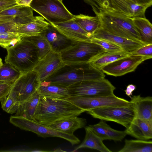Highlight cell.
Wrapping results in <instances>:
<instances>
[{
  "label": "cell",
  "instance_id": "1",
  "mask_svg": "<svg viewBox=\"0 0 152 152\" xmlns=\"http://www.w3.org/2000/svg\"><path fill=\"white\" fill-rule=\"evenodd\" d=\"M85 112L66 99H52L40 96L32 120L46 125L62 118L77 116Z\"/></svg>",
  "mask_w": 152,
  "mask_h": 152
},
{
  "label": "cell",
  "instance_id": "2",
  "mask_svg": "<svg viewBox=\"0 0 152 152\" xmlns=\"http://www.w3.org/2000/svg\"><path fill=\"white\" fill-rule=\"evenodd\" d=\"M91 7L99 19L100 28L112 34L142 42L140 34L131 18L111 7L98 9L94 6Z\"/></svg>",
  "mask_w": 152,
  "mask_h": 152
},
{
  "label": "cell",
  "instance_id": "3",
  "mask_svg": "<svg viewBox=\"0 0 152 152\" xmlns=\"http://www.w3.org/2000/svg\"><path fill=\"white\" fill-rule=\"evenodd\" d=\"M105 76L90 63L65 64L43 82L67 88L77 83L102 79Z\"/></svg>",
  "mask_w": 152,
  "mask_h": 152
},
{
  "label": "cell",
  "instance_id": "4",
  "mask_svg": "<svg viewBox=\"0 0 152 152\" xmlns=\"http://www.w3.org/2000/svg\"><path fill=\"white\" fill-rule=\"evenodd\" d=\"M5 61L15 67L21 74L32 71L39 60L34 45L23 39L7 49Z\"/></svg>",
  "mask_w": 152,
  "mask_h": 152
},
{
  "label": "cell",
  "instance_id": "5",
  "mask_svg": "<svg viewBox=\"0 0 152 152\" xmlns=\"http://www.w3.org/2000/svg\"><path fill=\"white\" fill-rule=\"evenodd\" d=\"M105 52L101 46L91 41H80L74 42L60 54L65 64H72L90 63Z\"/></svg>",
  "mask_w": 152,
  "mask_h": 152
},
{
  "label": "cell",
  "instance_id": "6",
  "mask_svg": "<svg viewBox=\"0 0 152 152\" xmlns=\"http://www.w3.org/2000/svg\"><path fill=\"white\" fill-rule=\"evenodd\" d=\"M29 6L50 24L71 20L75 15L59 0H32Z\"/></svg>",
  "mask_w": 152,
  "mask_h": 152
},
{
  "label": "cell",
  "instance_id": "7",
  "mask_svg": "<svg viewBox=\"0 0 152 152\" xmlns=\"http://www.w3.org/2000/svg\"><path fill=\"white\" fill-rule=\"evenodd\" d=\"M10 122L21 129L32 132L44 138L56 137L61 138L70 142L72 145L79 144L80 141L75 135L60 132L24 117L11 116Z\"/></svg>",
  "mask_w": 152,
  "mask_h": 152
},
{
  "label": "cell",
  "instance_id": "8",
  "mask_svg": "<svg viewBox=\"0 0 152 152\" xmlns=\"http://www.w3.org/2000/svg\"><path fill=\"white\" fill-rule=\"evenodd\" d=\"M67 88L70 96H109L114 94L115 89L105 78L77 83Z\"/></svg>",
  "mask_w": 152,
  "mask_h": 152
},
{
  "label": "cell",
  "instance_id": "9",
  "mask_svg": "<svg viewBox=\"0 0 152 152\" xmlns=\"http://www.w3.org/2000/svg\"><path fill=\"white\" fill-rule=\"evenodd\" d=\"M86 112L94 118L114 122L126 129L129 126L135 118L134 111L130 105L126 106L98 108Z\"/></svg>",
  "mask_w": 152,
  "mask_h": 152
},
{
  "label": "cell",
  "instance_id": "10",
  "mask_svg": "<svg viewBox=\"0 0 152 152\" xmlns=\"http://www.w3.org/2000/svg\"><path fill=\"white\" fill-rule=\"evenodd\" d=\"M40 83L33 70L21 74L12 83L8 95L20 105L37 91Z\"/></svg>",
  "mask_w": 152,
  "mask_h": 152
},
{
  "label": "cell",
  "instance_id": "11",
  "mask_svg": "<svg viewBox=\"0 0 152 152\" xmlns=\"http://www.w3.org/2000/svg\"><path fill=\"white\" fill-rule=\"evenodd\" d=\"M66 99L86 112L98 108L126 106L130 105L129 101L117 97L114 94L107 96H70Z\"/></svg>",
  "mask_w": 152,
  "mask_h": 152
},
{
  "label": "cell",
  "instance_id": "12",
  "mask_svg": "<svg viewBox=\"0 0 152 152\" xmlns=\"http://www.w3.org/2000/svg\"><path fill=\"white\" fill-rule=\"evenodd\" d=\"M148 59L145 57L130 54L104 66L99 69L108 75L121 76L134 72L139 65Z\"/></svg>",
  "mask_w": 152,
  "mask_h": 152
},
{
  "label": "cell",
  "instance_id": "13",
  "mask_svg": "<svg viewBox=\"0 0 152 152\" xmlns=\"http://www.w3.org/2000/svg\"><path fill=\"white\" fill-rule=\"evenodd\" d=\"M65 64L62 60L60 53L51 50L39 60L32 70L37 74L41 83Z\"/></svg>",
  "mask_w": 152,
  "mask_h": 152
},
{
  "label": "cell",
  "instance_id": "14",
  "mask_svg": "<svg viewBox=\"0 0 152 152\" xmlns=\"http://www.w3.org/2000/svg\"><path fill=\"white\" fill-rule=\"evenodd\" d=\"M50 24L61 33L73 41H91V36L72 19L64 22Z\"/></svg>",
  "mask_w": 152,
  "mask_h": 152
},
{
  "label": "cell",
  "instance_id": "15",
  "mask_svg": "<svg viewBox=\"0 0 152 152\" xmlns=\"http://www.w3.org/2000/svg\"><path fill=\"white\" fill-rule=\"evenodd\" d=\"M91 36L108 41L119 46L123 50L130 53L145 45L140 42L112 34L101 28Z\"/></svg>",
  "mask_w": 152,
  "mask_h": 152
},
{
  "label": "cell",
  "instance_id": "16",
  "mask_svg": "<svg viewBox=\"0 0 152 152\" xmlns=\"http://www.w3.org/2000/svg\"><path fill=\"white\" fill-rule=\"evenodd\" d=\"M113 10L130 18L145 17L148 7L138 4L131 0H108Z\"/></svg>",
  "mask_w": 152,
  "mask_h": 152
},
{
  "label": "cell",
  "instance_id": "17",
  "mask_svg": "<svg viewBox=\"0 0 152 152\" xmlns=\"http://www.w3.org/2000/svg\"><path fill=\"white\" fill-rule=\"evenodd\" d=\"M41 34L48 42L51 50L58 53H60L74 42L61 33L50 23L45 32Z\"/></svg>",
  "mask_w": 152,
  "mask_h": 152
},
{
  "label": "cell",
  "instance_id": "18",
  "mask_svg": "<svg viewBox=\"0 0 152 152\" xmlns=\"http://www.w3.org/2000/svg\"><path fill=\"white\" fill-rule=\"evenodd\" d=\"M86 124L85 118L74 116L62 118L45 126L66 134H73L76 130L84 127Z\"/></svg>",
  "mask_w": 152,
  "mask_h": 152
},
{
  "label": "cell",
  "instance_id": "19",
  "mask_svg": "<svg viewBox=\"0 0 152 152\" xmlns=\"http://www.w3.org/2000/svg\"><path fill=\"white\" fill-rule=\"evenodd\" d=\"M130 105L133 110L135 118L152 121V97L134 95L131 98Z\"/></svg>",
  "mask_w": 152,
  "mask_h": 152
},
{
  "label": "cell",
  "instance_id": "20",
  "mask_svg": "<svg viewBox=\"0 0 152 152\" xmlns=\"http://www.w3.org/2000/svg\"><path fill=\"white\" fill-rule=\"evenodd\" d=\"M125 130L127 135L137 139L147 140L152 138V121L134 118Z\"/></svg>",
  "mask_w": 152,
  "mask_h": 152
},
{
  "label": "cell",
  "instance_id": "21",
  "mask_svg": "<svg viewBox=\"0 0 152 152\" xmlns=\"http://www.w3.org/2000/svg\"><path fill=\"white\" fill-rule=\"evenodd\" d=\"M37 91L40 96L55 99H66L69 95L68 88L61 85L41 82Z\"/></svg>",
  "mask_w": 152,
  "mask_h": 152
},
{
  "label": "cell",
  "instance_id": "22",
  "mask_svg": "<svg viewBox=\"0 0 152 152\" xmlns=\"http://www.w3.org/2000/svg\"><path fill=\"white\" fill-rule=\"evenodd\" d=\"M50 24L42 17L35 16L33 21L20 26L18 33L22 37L38 35L44 32Z\"/></svg>",
  "mask_w": 152,
  "mask_h": 152
},
{
  "label": "cell",
  "instance_id": "23",
  "mask_svg": "<svg viewBox=\"0 0 152 152\" xmlns=\"http://www.w3.org/2000/svg\"><path fill=\"white\" fill-rule=\"evenodd\" d=\"M86 135L83 141L75 149V151L79 149L88 148L94 149L101 152H111L103 143V140L96 135L88 126L84 127Z\"/></svg>",
  "mask_w": 152,
  "mask_h": 152
},
{
  "label": "cell",
  "instance_id": "24",
  "mask_svg": "<svg viewBox=\"0 0 152 152\" xmlns=\"http://www.w3.org/2000/svg\"><path fill=\"white\" fill-rule=\"evenodd\" d=\"M40 96L37 91L19 106L15 115L32 120Z\"/></svg>",
  "mask_w": 152,
  "mask_h": 152
},
{
  "label": "cell",
  "instance_id": "25",
  "mask_svg": "<svg viewBox=\"0 0 152 152\" xmlns=\"http://www.w3.org/2000/svg\"><path fill=\"white\" fill-rule=\"evenodd\" d=\"M133 23L139 32L142 42L144 44H152V25L145 17L131 18Z\"/></svg>",
  "mask_w": 152,
  "mask_h": 152
},
{
  "label": "cell",
  "instance_id": "26",
  "mask_svg": "<svg viewBox=\"0 0 152 152\" xmlns=\"http://www.w3.org/2000/svg\"><path fill=\"white\" fill-rule=\"evenodd\" d=\"M85 31L91 36L100 27V23L98 17L82 14L74 15L72 19Z\"/></svg>",
  "mask_w": 152,
  "mask_h": 152
},
{
  "label": "cell",
  "instance_id": "27",
  "mask_svg": "<svg viewBox=\"0 0 152 152\" xmlns=\"http://www.w3.org/2000/svg\"><path fill=\"white\" fill-rule=\"evenodd\" d=\"M130 54L131 53L124 50L112 52H105L96 57L90 63L94 66L99 69L104 66Z\"/></svg>",
  "mask_w": 152,
  "mask_h": 152
},
{
  "label": "cell",
  "instance_id": "28",
  "mask_svg": "<svg viewBox=\"0 0 152 152\" xmlns=\"http://www.w3.org/2000/svg\"><path fill=\"white\" fill-rule=\"evenodd\" d=\"M118 152H152V141L139 139L125 140V145Z\"/></svg>",
  "mask_w": 152,
  "mask_h": 152
},
{
  "label": "cell",
  "instance_id": "29",
  "mask_svg": "<svg viewBox=\"0 0 152 152\" xmlns=\"http://www.w3.org/2000/svg\"><path fill=\"white\" fill-rule=\"evenodd\" d=\"M22 37L34 45L37 51L39 60L43 57L51 50L48 42L41 34Z\"/></svg>",
  "mask_w": 152,
  "mask_h": 152
},
{
  "label": "cell",
  "instance_id": "30",
  "mask_svg": "<svg viewBox=\"0 0 152 152\" xmlns=\"http://www.w3.org/2000/svg\"><path fill=\"white\" fill-rule=\"evenodd\" d=\"M21 74L13 66L5 62L0 67V83H12Z\"/></svg>",
  "mask_w": 152,
  "mask_h": 152
},
{
  "label": "cell",
  "instance_id": "31",
  "mask_svg": "<svg viewBox=\"0 0 152 152\" xmlns=\"http://www.w3.org/2000/svg\"><path fill=\"white\" fill-rule=\"evenodd\" d=\"M0 14L13 17H23L33 16V10L29 6L17 4L4 10Z\"/></svg>",
  "mask_w": 152,
  "mask_h": 152
},
{
  "label": "cell",
  "instance_id": "32",
  "mask_svg": "<svg viewBox=\"0 0 152 152\" xmlns=\"http://www.w3.org/2000/svg\"><path fill=\"white\" fill-rule=\"evenodd\" d=\"M22 38L18 32L0 33V46L7 49L21 41Z\"/></svg>",
  "mask_w": 152,
  "mask_h": 152
},
{
  "label": "cell",
  "instance_id": "33",
  "mask_svg": "<svg viewBox=\"0 0 152 152\" xmlns=\"http://www.w3.org/2000/svg\"><path fill=\"white\" fill-rule=\"evenodd\" d=\"M100 122L103 127L110 140L121 141L127 135L124 131H118L111 128L104 121L100 120Z\"/></svg>",
  "mask_w": 152,
  "mask_h": 152
},
{
  "label": "cell",
  "instance_id": "34",
  "mask_svg": "<svg viewBox=\"0 0 152 152\" xmlns=\"http://www.w3.org/2000/svg\"><path fill=\"white\" fill-rule=\"evenodd\" d=\"M90 41L101 46L106 52H112L123 50L119 46L105 39L91 36Z\"/></svg>",
  "mask_w": 152,
  "mask_h": 152
},
{
  "label": "cell",
  "instance_id": "35",
  "mask_svg": "<svg viewBox=\"0 0 152 152\" xmlns=\"http://www.w3.org/2000/svg\"><path fill=\"white\" fill-rule=\"evenodd\" d=\"M0 101L3 110L11 114L16 113L19 106V104L9 95Z\"/></svg>",
  "mask_w": 152,
  "mask_h": 152
},
{
  "label": "cell",
  "instance_id": "36",
  "mask_svg": "<svg viewBox=\"0 0 152 152\" xmlns=\"http://www.w3.org/2000/svg\"><path fill=\"white\" fill-rule=\"evenodd\" d=\"M131 54L152 58V44H145L131 53Z\"/></svg>",
  "mask_w": 152,
  "mask_h": 152
},
{
  "label": "cell",
  "instance_id": "37",
  "mask_svg": "<svg viewBox=\"0 0 152 152\" xmlns=\"http://www.w3.org/2000/svg\"><path fill=\"white\" fill-rule=\"evenodd\" d=\"M20 27L12 20L0 23V33L9 32H18Z\"/></svg>",
  "mask_w": 152,
  "mask_h": 152
},
{
  "label": "cell",
  "instance_id": "38",
  "mask_svg": "<svg viewBox=\"0 0 152 152\" xmlns=\"http://www.w3.org/2000/svg\"><path fill=\"white\" fill-rule=\"evenodd\" d=\"M88 126L96 135L103 140H110L109 137L107 134L100 121L97 124L94 125H89Z\"/></svg>",
  "mask_w": 152,
  "mask_h": 152
},
{
  "label": "cell",
  "instance_id": "39",
  "mask_svg": "<svg viewBox=\"0 0 152 152\" xmlns=\"http://www.w3.org/2000/svg\"><path fill=\"white\" fill-rule=\"evenodd\" d=\"M13 83H0V101L9 95Z\"/></svg>",
  "mask_w": 152,
  "mask_h": 152
},
{
  "label": "cell",
  "instance_id": "40",
  "mask_svg": "<svg viewBox=\"0 0 152 152\" xmlns=\"http://www.w3.org/2000/svg\"><path fill=\"white\" fill-rule=\"evenodd\" d=\"M35 16H33L23 17H14L12 20L13 22L20 26L33 21Z\"/></svg>",
  "mask_w": 152,
  "mask_h": 152
},
{
  "label": "cell",
  "instance_id": "41",
  "mask_svg": "<svg viewBox=\"0 0 152 152\" xmlns=\"http://www.w3.org/2000/svg\"><path fill=\"white\" fill-rule=\"evenodd\" d=\"M14 0H0V12L17 4Z\"/></svg>",
  "mask_w": 152,
  "mask_h": 152
},
{
  "label": "cell",
  "instance_id": "42",
  "mask_svg": "<svg viewBox=\"0 0 152 152\" xmlns=\"http://www.w3.org/2000/svg\"><path fill=\"white\" fill-rule=\"evenodd\" d=\"M100 8L108 9L111 8L108 0H94Z\"/></svg>",
  "mask_w": 152,
  "mask_h": 152
},
{
  "label": "cell",
  "instance_id": "43",
  "mask_svg": "<svg viewBox=\"0 0 152 152\" xmlns=\"http://www.w3.org/2000/svg\"><path fill=\"white\" fill-rule=\"evenodd\" d=\"M136 89V87L134 85L132 84L128 85L127 86L126 89L125 90L126 94L131 98L132 92Z\"/></svg>",
  "mask_w": 152,
  "mask_h": 152
},
{
  "label": "cell",
  "instance_id": "44",
  "mask_svg": "<svg viewBox=\"0 0 152 152\" xmlns=\"http://www.w3.org/2000/svg\"><path fill=\"white\" fill-rule=\"evenodd\" d=\"M137 4L148 7L151 6L152 4V0H136Z\"/></svg>",
  "mask_w": 152,
  "mask_h": 152
},
{
  "label": "cell",
  "instance_id": "45",
  "mask_svg": "<svg viewBox=\"0 0 152 152\" xmlns=\"http://www.w3.org/2000/svg\"><path fill=\"white\" fill-rule=\"evenodd\" d=\"M14 17L5 16L0 14V23L12 21Z\"/></svg>",
  "mask_w": 152,
  "mask_h": 152
},
{
  "label": "cell",
  "instance_id": "46",
  "mask_svg": "<svg viewBox=\"0 0 152 152\" xmlns=\"http://www.w3.org/2000/svg\"><path fill=\"white\" fill-rule=\"evenodd\" d=\"M32 0H20L17 1V4H18L28 6H29V5Z\"/></svg>",
  "mask_w": 152,
  "mask_h": 152
},
{
  "label": "cell",
  "instance_id": "47",
  "mask_svg": "<svg viewBox=\"0 0 152 152\" xmlns=\"http://www.w3.org/2000/svg\"><path fill=\"white\" fill-rule=\"evenodd\" d=\"M85 2L90 5L91 7L94 6L99 9L100 7L94 0H83Z\"/></svg>",
  "mask_w": 152,
  "mask_h": 152
},
{
  "label": "cell",
  "instance_id": "48",
  "mask_svg": "<svg viewBox=\"0 0 152 152\" xmlns=\"http://www.w3.org/2000/svg\"><path fill=\"white\" fill-rule=\"evenodd\" d=\"M3 62L1 59L0 58V67H1L3 64Z\"/></svg>",
  "mask_w": 152,
  "mask_h": 152
},
{
  "label": "cell",
  "instance_id": "49",
  "mask_svg": "<svg viewBox=\"0 0 152 152\" xmlns=\"http://www.w3.org/2000/svg\"><path fill=\"white\" fill-rule=\"evenodd\" d=\"M131 0L132 1H133L134 2V3H135L137 4L136 0Z\"/></svg>",
  "mask_w": 152,
  "mask_h": 152
},
{
  "label": "cell",
  "instance_id": "50",
  "mask_svg": "<svg viewBox=\"0 0 152 152\" xmlns=\"http://www.w3.org/2000/svg\"><path fill=\"white\" fill-rule=\"evenodd\" d=\"M14 0L16 1H19L20 0Z\"/></svg>",
  "mask_w": 152,
  "mask_h": 152
},
{
  "label": "cell",
  "instance_id": "51",
  "mask_svg": "<svg viewBox=\"0 0 152 152\" xmlns=\"http://www.w3.org/2000/svg\"><path fill=\"white\" fill-rule=\"evenodd\" d=\"M59 0L60 1H61L62 2L63 0Z\"/></svg>",
  "mask_w": 152,
  "mask_h": 152
}]
</instances>
